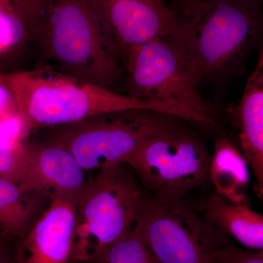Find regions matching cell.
Masks as SVG:
<instances>
[{
	"instance_id": "6da1fadb",
	"label": "cell",
	"mask_w": 263,
	"mask_h": 263,
	"mask_svg": "<svg viewBox=\"0 0 263 263\" xmlns=\"http://www.w3.org/2000/svg\"><path fill=\"white\" fill-rule=\"evenodd\" d=\"M263 0H205L179 17L171 38L198 84L243 70L262 31Z\"/></svg>"
},
{
	"instance_id": "7a4b0ae2",
	"label": "cell",
	"mask_w": 263,
	"mask_h": 263,
	"mask_svg": "<svg viewBox=\"0 0 263 263\" xmlns=\"http://www.w3.org/2000/svg\"><path fill=\"white\" fill-rule=\"evenodd\" d=\"M7 77L19 109L28 119L32 131L126 110H148L183 119L187 117L184 111L171 105L81 82L51 67L10 72Z\"/></svg>"
},
{
	"instance_id": "3957f363",
	"label": "cell",
	"mask_w": 263,
	"mask_h": 263,
	"mask_svg": "<svg viewBox=\"0 0 263 263\" xmlns=\"http://www.w3.org/2000/svg\"><path fill=\"white\" fill-rule=\"evenodd\" d=\"M34 37L62 73L109 89L119 77V60L89 0H47Z\"/></svg>"
},
{
	"instance_id": "277c9868",
	"label": "cell",
	"mask_w": 263,
	"mask_h": 263,
	"mask_svg": "<svg viewBox=\"0 0 263 263\" xmlns=\"http://www.w3.org/2000/svg\"><path fill=\"white\" fill-rule=\"evenodd\" d=\"M124 163L86 181L75 204L70 263H89L134 226L143 194Z\"/></svg>"
},
{
	"instance_id": "5b68a950",
	"label": "cell",
	"mask_w": 263,
	"mask_h": 263,
	"mask_svg": "<svg viewBox=\"0 0 263 263\" xmlns=\"http://www.w3.org/2000/svg\"><path fill=\"white\" fill-rule=\"evenodd\" d=\"M163 115L148 110L102 114L48 128L45 141L62 147L84 171L124 163L140 146L171 127Z\"/></svg>"
},
{
	"instance_id": "8992f818",
	"label": "cell",
	"mask_w": 263,
	"mask_h": 263,
	"mask_svg": "<svg viewBox=\"0 0 263 263\" xmlns=\"http://www.w3.org/2000/svg\"><path fill=\"white\" fill-rule=\"evenodd\" d=\"M124 59L128 95L179 108L196 124H215L214 109L199 95L198 82L172 38L133 46Z\"/></svg>"
},
{
	"instance_id": "52a82bcc",
	"label": "cell",
	"mask_w": 263,
	"mask_h": 263,
	"mask_svg": "<svg viewBox=\"0 0 263 263\" xmlns=\"http://www.w3.org/2000/svg\"><path fill=\"white\" fill-rule=\"evenodd\" d=\"M135 226L157 263H211L226 234L181 200L143 195Z\"/></svg>"
},
{
	"instance_id": "ba28073f",
	"label": "cell",
	"mask_w": 263,
	"mask_h": 263,
	"mask_svg": "<svg viewBox=\"0 0 263 263\" xmlns=\"http://www.w3.org/2000/svg\"><path fill=\"white\" fill-rule=\"evenodd\" d=\"M212 154L195 135L172 127L145 141L126 160L153 195L181 200L210 181Z\"/></svg>"
},
{
	"instance_id": "9c48e42d",
	"label": "cell",
	"mask_w": 263,
	"mask_h": 263,
	"mask_svg": "<svg viewBox=\"0 0 263 263\" xmlns=\"http://www.w3.org/2000/svg\"><path fill=\"white\" fill-rule=\"evenodd\" d=\"M118 60L129 48L171 37L179 16L164 0H89Z\"/></svg>"
},
{
	"instance_id": "30bf717a",
	"label": "cell",
	"mask_w": 263,
	"mask_h": 263,
	"mask_svg": "<svg viewBox=\"0 0 263 263\" xmlns=\"http://www.w3.org/2000/svg\"><path fill=\"white\" fill-rule=\"evenodd\" d=\"M86 181L84 170L68 151L41 141L29 144L28 157L19 186L29 193L75 202Z\"/></svg>"
},
{
	"instance_id": "8fae6325",
	"label": "cell",
	"mask_w": 263,
	"mask_h": 263,
	"mask_svg": "<svg viewBox=\"0 0 263 263\" xmlns=\"http://www.w3.org/2000/svg\"><path fill=\"white\" fill-rule=\"evenodd\" d=\"M75 202L51 200L37 223L13 245L16 263H70Z\"/></svg>"
},
{
	"instance_id": "7c38bea8",
	"label": "cell",
	"mask_w": 263,
	"mask_h": 263,
	"mask_svg": "<svg viewBox=\"0 0 263 263\" xmlns=\"http://www.w3.org/2000/svg\"><path fill=\"white\" fill-rule=\"evenodd\" d=\"M239 149L253 171L258 196L263 193V53L249 76L236 110Z\"/></svg>"
},
{
	"instance_id": "4fadbf2b",
	"label": "cell",
	"mask_w": 263,
	"mask_h": 263,
	"mask_svg": "<svg viewBox=\"0 0 263 263\" xmlns=\"http://www.w3.org/2000/svg\"><path fill=\"white\" fill-rule=\"evenodd\" d=\"M203 214L240 245L252 250H262L263 216L252 210L248 197L239 203H233L218 194H213L204 205Z\"/></svg>"
},
{
	"instance_id": "5bb4252c",
	"label": "cell",
	"mask_w": 263,
	"mask_h": 263,
	"mask_svg": "<svg viewBox=\"0 0 263 263\" xmlns=\"http://www.w3.org/2000/svg\"><path fill=\"white\" fill-rule=\"evenodd\" d=\"M249 178V165L239 148L228 138H218L209 168L216 193L228 201L239 203L248 197Z\"/></svg>"
},
{
	"instance_id": "9a60e30c",
	"label": "cell",
	"mask_w": 263,
	"mask_h": 263,
	"mask_svg": "<svg viewBox=\"0 0 263 263\" xmlns=\"http://www.w3.org/2000/svg\"><path fill=\"white\" fill-rule=\"evenodd\" d=\"M30 193L0 178V233L11 243L28 230L34 208Z\"/></svg>"
},
{
	"instance_id": "2e32d148",
	"label": "cell",
	"mask_w": 263,
	"mask_h": 263,
	"mask_svg": "<svg viewBox=\"0 0 263 263\" xmlns=\"http://www.w3.org/2000/svg\"><path fill=\"white\" fill-rule=\"evenodd\" d=\"M89 263H157L142 238L139 230L133 226L125 234L105 249Z\"/></svg>"
},
{
	"instance_id": "e0dca14e",
	"label": "cell",
	"mask_w": 263,
	"mask_h": 263,
	"mask_svg": "<svg viewBox=\"0 0 263 263\" xmlns=\"http://www.w3.org/2000/svg\"><path fill=\"white\" fill-rule=\"evenodd\" d=\"M31 37L32 33L22 15L0 13V55L13 51Z\"/></svg>"
},
{
	"instance_id": "ac0fdd59",
	"label": "cell",
	"mask_w": 263,
	"mask_h": 263,
	"mask_svg": "<svg viewBox=\"0 0 263 263\" xmlns=\"http://www.w3.org/2000/svg\"><path fill=\"white\" fill-rule=\"evenodd\" d=\"M29 144L0 145V178L19 184L27 164Z\"/></svg>"
},
{
	"instance_id": "d6986e66",
	"label": "cell",
	"mask_w": 263,
	"mask_h": 263,
	"mask_svg": "<svg viewBox=\"0 0 263 263\" xmlns=\"http://www.w3.org/2000/svg\"><path fill=\"white\" fill-rule=\"evenodd\" d=\"M32 132L28 119L18 109L0 119V145L15 146L27 143Z\"/></svg>"
},
{
	"instance_id": "ffe728a7",
	"label": "cell",
	"mask_w": 263,
	"mask_h": 263,
	"mask_svg": "<svg viewBox=\"0 0 263 263\" xmlns=\"http://www.w3.org/2000/svg\"><path fill=\"white\" fill-rule=\"evenodd\" d=\"M211 263H263V252H250L227 245L216 249L212 254Z\"/></svg>"
},
{
	"instance_id": "44dd1931",
	"label": "cell",
	"mask_w": 263,
	"mask_h": 263,
	"mask_svg": "<svg viewBox=\"0 0 263 263\" xmlns=\"http://www.w3.org/2000/svg\"><path fill=\"white\" fill-rule=\"evenodd\" d=\"M16 2L28 24L32 37H34L41 25L47 0H16Z\"/></svg>"
},
{
	"instance_id": "7402d4cb",
	"label": "cell",
	"mask_w": 263,
	"mask_h": 263,
	"mask_svg": "<svg viewBox=\"0 0 263 263\" xmlns=\"http://www.w3.org/2000/svg\"><path fill=\"white\" fill-rule=\"evenodd\" d=\"M18 109V103L8 83L7 73L0 72V119Z\"/></svg>"
},
{
	"instance_id": "603a6c76",
	"label": "cell",
	"mask_w": 263,
	"mask_h": 263,
	"mask_svg": "<svg viewBox=\"0 0 263 263\" xmlns=\"http://www.w3.org/2000/svg\"><path fill=\"white\" fill-rule=\"evenodd\" d=\"M13 245L0 233V263H16L13 257Z\"/></svg>"
},
{
	"instance_id": "cb8c5ba5",
	"label": "cell",
	"mask_w": 263,
	"mask_h": 263,
	"mask_svg": "<svg viewBox=\"0 0 263 263\" xmlns=\"http://www.w3.org/2000/svg\"><path fill=\"white\" fill-rule=\"evenodd\" d=\"M176 7L179 9L178 16H183L187 14L197 6L205 0H175Z\"/></svg>"
},
{
	"instance_id": "d4e9b609",
	"label": "cell",
	"mask_w": 263,
	"mask_h": 263,
	"mask_svg": "<svg viewBox=\"0 0 263 263\" xmlns=\"http://www.w3.org/2000/svg\"><path fill=\"white\" fill-rule=\"evenodd\" d=\"M12 12L18 13L24 17L16 0H0V13H12Z\"/></svg>"
}]
</instances>
